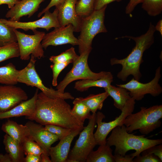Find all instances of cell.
Here are the masks:
<instances>
[{"instance_id": "obj_34", "label": "cell", "mask_w": 162, "mask_h": 162, "mask_svg": "<svg viewBox=\"0 0 162 162\" xmlns=\"http://www.w3.org/2000/svg\"><path fill=\"white\" fill-rule=\"evenodd\" d=\"M44 128L47 130L56 135L59 140L68 135L72 130L54 124L45 125Z\"/></svg>"}, {"instance_id": "obj_28", "label": "cell", "mask_w": 162, "mask_h": 162, "mask_svg": "<svg viewBox=\"0 0 162 162\" xmlns=\"http://www.w3.org/2000/svg\"><path fill=\"white\" fill-rule=\"evenodd\" d=\"M14 29L0 21V46L17 42Z\"/></svg>"}, {"instance_id": "obj_44", "label": "cell", "mask_w": 162, "mask_h": 162, "mask_svg": "<svg viewBox=\"0 0 162 162\" xmlns=\"http://www.w3.org/2000/svg\"><path fill=\"white\" fill-rule=\"evenodd\" d=\"M0 162H12V160L8 153L3 154H0Z\"/></svg>"}, {"instance_id": "obj_4", "label": "cell", "mask_w": 162, "mask_h": 162, "mask_svg": "<svg viewBox=\"0 0 162 162\" xmlns=\"http://www.w3.org/2000/svg\"><path fill=\"white\" fill-rule=\"evenodd\" d=\"M162 118V105L141 107L139 112L132 113L126 117L124 125L128 133L139 130L142 134L147 135L160 127Z\"/></svg>"}, {"instance_id": "obj_46", "label": "cell", "mask_w": 162, "mask_h": 162, "mask_svg": "<svg viewBox=\"0 0 162 162\" xmlns=\"http://www.w3.org/2000/svg\"><path fill=\"white\" fill-rule=\"evenodd\" d=\"M41 162H52L48 155L42 154L41 155Z\"/></svg>"}, {"instance_id": "obj_29", "label": "cell", "mask_w": 162, "mask_h": 162, "mask_svg": "<svg viewBox=\"0 0 162 162\" xmlns=\"http://www.w3.org/2000/svg\"><path fill=\"white\" fill-rule=\"evenodd\" d=\"M142 8L150 16H155L162 12V0H142Z\"/></svg>"}, {"instance_id": "obj_16", "label": "cell", "mask_w": 162, "mask_h": 162, "mask_svg": "<svg viewBox=\"0 0 162 162\" xmlns=\"http://www.w3.org/2000/svg\"><path fill=\"white\" fill-rule=\"evenodd\" d=\"M84 127L72 129L69 134L60 140L57 145L51 147L49 154L52 162H67L71 143Z\"/></svg>"}, {"instance_id": "obj_25", "label": "cell", "mask_w": 162, "mask_h": 162, "mask_svg": "<svg viewBox=\"0 0 162 162\" xmlns=\"http://www.w3.org/2000/svg\"><path fill=\"white\" fill-rule=\"evenodd\" d=\"M19 70L10 62L0 67V83L5 85H15L18 82Z\"/></svg>"}, {"instance_id": "obj_19", "label": "cell", "mask_w": 162, "mask_h": 162, "mask_svg": "<svg viewBox=\"0 0 162 162\" xmlns=\"http://www.w3.org/2000/svg\"><path fill=\"white\" fill-rule=\"evenodd\" d=\"M38 90V88L36 89L31 99L22 102L8 110L0 111V120L23 116L26 117L32 115L35 110Z\"/></svg>"}, {"instance_id": "obj_24", "label": "cell", "mask_w": 162, "mask_h": 162, "mask_svg": "<svg viewBox=\"0 0 162 162\" xmlns=\"http://www.w3.org/2000/svg\"><path fill=\"white\" fill-rule=\"evenodd\" d=\"M112 150L106 143L100 145L95 151L92 150L88 156L86 162H115Z\"/></svg>"}, {"instance_id": "obj_2", "label": "cell", "mask_w": 162, "mask_h": 162, "mask_svg": "<svg viewBox=\"0 0 162 162\" xmlns=\"http://www.w3.org/2000/svg\"><path fill=\"white\" fill-rule=\"evenodd\" d=\"M155 31L154 26L150 22L147 31L139 36L125 35L115 38L117 40L121 38H128L134 40L136 44L132 51L125 58L118 59L114 58L111 59L110 63L111 65L119 64L122 66L121 70L117 74L118 78L124 81L127 80L129 76L131 75L135 79L140 81L142 76L140 67L143 62V54L154 43Z\"/></svg>"}, {"instance_id": "obj_38", "label": "cell", "mask_w": 162, "mask_h": 162, "mask_svg": "<svg viewBox=\"0 0 162 162\" xmlns=\"http://www.w3.org/2000/svg\"><path fill=\"white\" fill-rule=\"evenodd\" d=\"M65 0H51L47 6L44 9L38 14V16L40 17L46 11L48 10L52 7L55 6L56 8H58L64 3Z\"/></svg>"}, {"instance_id": "obj_35", "label": "cell", "mask_w": 162, "mask_h": 162, "mask_svg": "<svg viewBox=\"0 0 162 162\" xmlns=\"http://www.w3.org/2000/svg\"><path fill=\"white\" fill-rule=\"evenodd\" d=\"M69 62L53 63L50 67L52 71V84L53 86H56L58 85L57 79L60 72L69 64Z\"/></svg>"}, {"instance_id": "obj_30", "label": "cell", "mask_w": 162, "mask_h": 162, "mask_svg": "<svg viewBox=\"0 0 162 162\" xmlns=\"http://www.w3.org/2000/svg\"><path fill=\"white\" fill-rule=\"evenodd\" d=\"M19 56L20 51L17 42L0 46V62Z\"/></svg>"}, {"instance_id": "obj_39", "label": "cell", "mask_w": 162, "mask_h": 162, "mask_svg": "<svg viewBox=\"0 0 162 162\" xmlns=\"http://www.w3.org/2000/svg\"><path fill=\"white\" fill-rule=\"evenodd\" d=\"M113 155L115 162H133L134 158L130 154L123 156L119 154H114Z\"/></svg>"}, {"instance_id": "obj_20", "label": "cell", "mask_w": 162, "mask_h": 162, "mask_svg": "<svg viewBox=\"0 0 162 162\" xmlns=\"http://www.w3.org/2000/svg\"><path fill=\"white\" fill-rule=\"evenodd\" d=\"M1 129L12 138L22 145L29 137L28 129L25 124H19L15 122L10 119L2 124Z\"/></svg>"}, {"instance_id": "obj_6", "label": "cell", "mask_w": 162, "mask_h": 162, "mask_svg": "<svg viewBox=\"0 0 162 162\" xmlns=\"http://www.w3.org/2000/svg\"><path fill=\"white\" fill-rule=\"evenodd\" d=\"M96 113H92L87 125L80 133L79 136L69 151L67 162H85L86 158L97 145L94 131L96 125Z\"/></svg>"}, {"instance_id": "obj_1", "label": "cell", "mask_w": 162, "mask_h": 162, "mask_svg": "<svg viewBox=\"0 0 162 162\" xmlns=\"http://www.w3.org/2000/svg\"><path fill=\"white\" fill-rule=\"evenodd\" d=\"M26 118L44 126L54 124L71 129L84 126V123L72 114L70 105L64 99L51 98L42 92L38 94L34 112Z\"/></svg>"}, {"instance_id": "obj_40", "label": "cell", "mask_w": 162, "mask_h": 162, "mask_svg": "<svg viewBox=\"0 0 162 162\" xmlns=\"http://www.w3.org/2000/svg\"><path fill=\"white\" fill-rule=\"evenodd\" d=\"M142 1V0H130L125 8L126 14H130L136 7L138 4L141 3Z\"/></svg>"}, {"instance_id": "obj_8", "label": "cell", "mask_w": 162, "mask_h": 162, "mask_svg": "<svg viewBox=\"0 0 162 162\" xmlns=\"http://www.w3.org/2000/svg\"><path fill=\"white\" fill-rule=\"evenodd\" d=\"M35 58L34 56L31 55L30 61L27 65L19 70L18 82L25 84L28 86L36 87L46 95L51 98H60L64 100L74 99V97L69 92L61 93L51 87L48 88L44 84L35 69Z\"/></svg>"}, {"instance_id": "obj_10", "label": "cell", "mask_w": 162, "mask_h": 162, "mask_svg": "<svg viewBox=\"0 0 162 162\" xmlns=\"http://www.w3.org/2000/svg\"><path fill=\"white\" fill-rule=\"evenodd\" d=\"M16 36L20 59L23 60H28L30 55L39 59L44 57V51L41 42L46 34L44 32L36 30L34 34L29 35L14 29Z\"/></svg>"}, {"instance_id": "obj_33", "label": "cell", "mask_w": 162, "mask_h": 162, "mask_svg": "<svg viewBox=\"0 0 162 162\" xmlns=\"http://www.w3.org/2000/svg\"><path fill=\"white\" fill-rule=\"evenodd\" d=\"M25 154H30L41 155L43 150L40 146L35 141L28 137L22 145Z\"/></svg>"}, {"instance_id": "obj_17", "label": "cell", "mask_w": 162, "mask_h": 162, "mask_svg": "<svg viewBox=\"0 0 162 162\" xmlns=\"http://www.w3.org/2000/svg\"><path fill=\"white\" fill-rule=\"evenodd\" d=\"M44 0H20L7 13L5 17L12 21H19L24 16H32L38 10Z\"/></svg>"}, {"instance_id": "obj_7", "label": "cell", "mask_w": 162, "mask_h": 162, "mask_svg": "<svg viewBox=\"0 0 162 162\" xmlns=\"http://www.w3.org/2000/svg\"><path fill=\"white\" fill-rule=\"evenodd\" d=\"M91 50H87L80 54L78 58L73 63L71 70L57 86V90L64 93L66 87L73 81L79 80H97L105 76L109 73L104 71L95 73L91 70L88 65V59Z\"/></svg>"}, {"instance_id": "obj_22", "label": "cell", "mask_w": 162, "mask_h": 162, "mask_svg": "<svg viewBox=\"0 0 162 162\" xmlns=\"http://www.w3.org/2000/svg\"><path fill=\"white\" fill-rule=\"evenodd\" d=\"M3 142L12 162H24L25 153L22 145L6 134L4 136Z\"/></svg>"}, {"instance_id": "obj_3", "label": "cell", "mask_w": 162, "mask_h": 162, "mask_svg": "<svg viewBox=\"0 0 162 162\" xmlns=\"http://www.w3.org/2000/svg\"><path fill=\"white\" fill-rule=\"evenodd\" d=\"M111 131L106 143L110 147L115 146L114 154L124 156L129 151L134 150L135 152L130 155L134 158L146 149L162 143V139H151L145 137V135L128 133L124 124L116 127Z\"/></svg>"}, {"instance_id": "obj_31", "label": "cell", "mask_w": 162, "mask_h": 162, "mask_svg": "<svg viewBox=\"0 0 162 162\" xmlns=\"http://www.w3.org/2000/svg\"><path fill=\"white\" fill-rule=\"evenodd\" d=\"M95 0H79L77 1L75 9L77 15L80 17L87 16L94 10Z\"/></svg>"}, {"instance_id": "obj_43", "label": "cell", "mask_w": 162, "mask_h": 162, "mask_svg": "<svg viewBox=\"0 0 162 162\" xmlns=\"http://www.w3.org/2000/svg\"><path fill=\"white\" fill-rule=\"evenodd\" d=\"M18 0H0V5L3 4L8 5L9 8H12L18 2Z\"/></svg>"}, {"instance_id": "obj_5", "label": "cell", "mask_w": 162, "mask_h": 162, "mask_svg": "<svg viewBox=\"0 0 162 162\" xmlns=\"http://www.w3.org/2000/svg\"><path fill=\"white\" fill-rule=\"evenodd\" d=\"M107 6L94 10L90 15L81 18L80 34L78 38L80 54L87 50H92V40L98 34L107 32L104 23Z\"/></svg>"}, {"instance_id": "obj_13", "label": "cell", "mask_w": 162, "mask_h": 162, "mask_svg": "<svg viewBox=\"0 0 162 162\" xmlns=\"http://www.w3.org/2000/svg\"><path fill=\"white\" fill-rule=\"evenodd\" d=\"M53 30L45 34L41 42L43 48L50 46H57L67 44L78 45V38L74 35V29L71 24L54 28Z\"/></svg>"}, {"instance_id": "obj_15", "label": "cell", "mask_w": 162, "mask_h": 162, "mask_svg": "<svg viewBox=\"0 0 162 162\" xmlns=\"http://www.w3.org/2000/svg\"><path fill=\"white\" fill-rule=\"evenodd\" d=\"M29 137L36 142L41 148L43 154L49 156V152L51 145L58 139L56 135L45 129L44 127L31 121L27 122Z\"/></svg>"}, {"instance_id": "obj_36", "label": "cell", "mask_w": 162, "mask_h": 162, "mask_svg": "<svg viewBox=\"0 0 162 162\" xmlns=\"http://www.w3.org/2000/svg\"><path fill=\"white\" fill-rule=\"evenodd\" d=\"M141 155L136 157L133 159V162H161L162 161L157 156L153 154H148L143 151Z\"/></svg>"}, {"instance_id": "obj_18", "label": "cell", "mask_w": 162, "mask_h": 162, "mask_svg": "<svg viewBox=\"0 0 162 162\" xmlns=\"http://www.w3.org/2000/svg\"><path fill=\"white\" fill-rule=\"evenodd\" d=\"M77 0H65L58 9V19L60 26L71 24L74 32H80L81 18L77 14L75 5Z\"/></svg>"}, {"instance_id": "obj_47", "label": "cell", "mask_w": 162, "mask_h": 162, "mask_svg": "<svg viewBox=\"0 0 162 162\" xmlns=\"http://www.w3.org/2000/svg\"><path fill=\"white\" fill-rule=\"evenodd\" d=\"M18 0L19 1H20V0Z\"/></svg>"}, {"instance_id": "obj_23", "label": "cell", "mask_w": 162, "mask_h": 162, "mask_svg": "<svg viewBox=\"0 0 162 162\" xmlns=\"http://www.w3.org/2000/svg\"><path fill=\"white\" fill-rule=\"evenodd\" d=\"M104 89L109 96L113 98L115 107L121 111L122 110L127 101L131 98L129 92L122 87H116L111 85Z\"/></svg>"}, {"instance_id": "obj_32", "label": "cell", "mask_w": 162, "mask_h": 162, "mask_svg": "<svg viewBox=\"0 0 162 162\" xmlns=\"http://www.w3.org/2000/svg\"><path fill=\"white\" fill-rule=\"evenodd\" d=\"M79 56L76 53L74 48L72 47L58 55L50 57L49 60L53 63L56 62L71 63L75 61Z\"/></svg>"}, {"instance_id": "obj_26", "label": "cell", "mask_w": 162, "mask_h": 162, "mask_svg": "<svg viewBox=\"0 0 162 162\" xmlns=\"http://www.w3.org/2000/svg\"><path fill=\"white\" fill-rule=\"evenodd\" d=\"M109 96L108 93L105 92L96 94H90L85 98H82V100L90 111L95 113L98 110L102 109L104 102Z\"/></svg>"}, {"instance_id": "obj_37", "label": "cell", "mask_w": 162, "mask_h": 162, "mask_svg": "<svg viewBox=\"0 0 162 162\" xmlns=\"http://www.w3.org/2000/svg\"><path fill=\"white\" fill-rule=\"evenodd\" d=\"M148 154H153L162 161V145L160 144L151 147L144 151Z\"/></svg>"}, {"instance_id": "obj_11", "label": "cell", "mask_w": 162, "mask_h": 162, "mask_svg": "<svg viewBox=\"0 0 162 162\" xmlns=\"http://www.w3.org/2000/svg\"><path fill=\"white\" fill-rule=\"evenodd\" d=\"M160 71L159 66L156 70L154 78L147 83H141L133 78L126 84H116V86L127 89L131 97L135 100H141L147 94L154 97L158 96L162 92V88L159 83L161 77Z\"/></svg>"}, {"instance_id": "obj_12", "label": "cell", "mask_w": 162, "mask_h": 162, "mask_svg": "<svg viewBox=\"0 0 162 162\" xmlns=\"http://www.w3.org/2000/svg\"><path fill=\"white\" fill-rule=\"evenodd\" d=\"M58 11L56 8L52 13L47 10L41 18L33 21L24 22L4 19H0V21L15 29H22L25 31L31 30L33 32L38 28H42L48 31L52 28L60 26L58 19Z\"/></svg>"}, {"instance_id": "obj_9", "label": "cell", "mask_w": 162, "mask_h": 162, "mask_svg": "<svg viewBox=\"0 0 162 162\" xmlns=\"http://www.w3.org/2000/svg\"><path fill=\"white\" fill-rule=\"evenodd\" d=\"M135 104V100L131 97L127 102L119 116L109 122H102L105 116L102 112L99 111L96 113V122L97 128L94 135L97 145L106 144V138L112 130L116 126L124 124L126 117L134 111Z\"/></svg>"}, {"instance_id": "obj_14", "label": "cell", "mask_w": 162, "mask_h": 162, "mask_svg": "<svg viewBox=\"0 0 162 162\" xmlns=\"http://www.w3.org/2000/svg\"><path fill=\"white\" fill-rule=\"evenodd\" d=\"M26 92L22 88L14 85L0 86V111L8 110L28 100Z\"/></svg>"}, {"instance_id": "obj_41", "label": "cell", "mask_w": 162, "mask_h": 162, "mask_svg": "<svg viewBox=\"0 0 162 162\" xmlns=\"http://www.w3.org/2000/svg\"><path fill=\"white\" fill-rule=\"evenodd\" d=\"M122 0H95L94 10L100 9L109 3L115 1L120 2Z\"/></svg>"}, {"instance_id": "obj_45", "label": "cell", "mask_w": 162, "mask_h": 162, "mask_svg": "<svg viewBox=\"0 0 162 162\" xmlns=\"http://www.w3.org/2000/svg\"><path fill=\"white\" fill-rule=\"evenodd\" d=\"M155 30L159 32L161 36H162V20H160L154 26Z\"/></svg>"}, {"instance_id": "obj_21", "label": "cell", "mask_w": 162, "mask_h": 162, "mask_svg": "<svg viewBox=\"0 0 162 162\" xmlns=\"http://www.w3.org/2000/svg\"><path fill=\"white\" fill-rule=\"evenodd\" d=\"M113 76L111 72L105 76L97 80H81L76 82L75 84L74 88L80 92H84L90 88L93 87L107 88L111 85L113 81Z\"/></svg>"}, {"instance_id": "obj_42", "label": "cell", "mask_w": 162, "mask_h": 162, "mask_svg": "<svg viewBox=\"0 0 162 162\" xmlns=\"http://www.w3.org/2000/svg\"><path fill=\"white\" fill-rule=\"evenodd\" d=\"M24 158V162H41V155L28 154Z\"/></svg>"}, {"instance_id": "obj_27", "label": "cell", "mask_w": 162, "mask_h": 162, "mask_svg": "<svg viewBox=\"0 0 162 162\" xmlns=\"http://www.w3.org/2000/svg\"><path fill=\"white\" fill-rule=\"evenodd\" d=\"M73 107L71 113L77 119L84 123L85 120L88 119L90 115V111L82 100V97L77 98L73 101Z\"/></svg>"}]
</instances>
